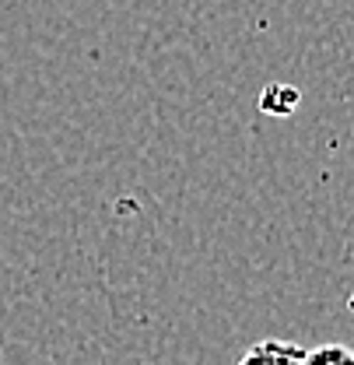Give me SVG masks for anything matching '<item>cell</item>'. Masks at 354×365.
<instances>
[{"label":"cell","mask_w":354,"mask_h":365,"mask_svg":"<svg viewBox=\"0 0 354 365\" xmlns=\"http://www.w3.org/2000/svg\"><path fill=\"white\" fill-rule=\"evenodd\" d=\"M306 362V348L284 337H264L253 348H246V355L235 365H302Z\"/></svg>","instance_id":"1"},{"label":"cell","mask_w":354,"mask_h":365,"mask_svg":"<svg viewBox=\"0 0 354 365\" xmlns=\"http://www.w3.org/2000/svg\"><path fill=\"white\" fill-rule=\"evenodd\" d=\"M302 365H354V348H348V344H319V348L306 351Z\"/></svg>","instance_id":"2"}]
</instances>
